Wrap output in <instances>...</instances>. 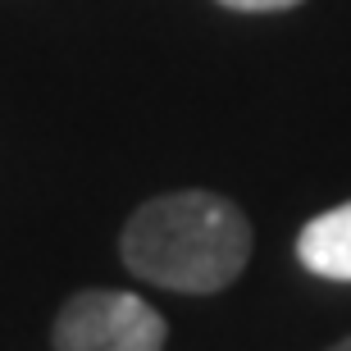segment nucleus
Returning <instances> with one entry per match:
<instances>
[{
	"mask_svg": "<svg viewBox=\"0 0 351 351\" xmlns=\"http://www.w3.org/2000/svg\"><path fill=\"white\" fill-rule=\"evenodd\" d=\"M128 274L165 292L215 297L233 287L251 261V223L219 192H165L132 210L119 237Z\"/></svg>",
	"mask_w": 351,
	"mask_h": 351,
	"instance_id": "1",
	"label": "nucleus"
},
{
	"mask_svg": "<svg viewBox=\"0 0 351 351\" xmlns=\"http://www.w3.org/2000/svg\"><path fill=\"white\" fill-rule=\"evenodd\" d=\"M169 324L137 292L87 287L60 306L51 324L55 351H165Z\"/></svg>",
	"mask_w": 351,
	"mask_h": 351,
	"instance_id": "2",
	"label": "nucleus"
},
{
	"mask_svg": "<svg viewBox=\"0 0 351 351\" xmlns=\"http://www.w3.org/2000/svg\"><path fill=\"white\" fill-rule=\"evenodd\" d=\"M297 261L306 274L328 283H351V201L315 215L297 233Z\"/></svg>",
	"mask_w": 351,
	"mask_h": 351,
	"instance_id": "3",
	"label": "nucleus"
},
{
	"mask_svg": "<svg viewBox=\"0 0 351 351\" xmlns=\"http://www.w3.org/2000/svg\"><path fill=\"white\" fill-rule=\"evenodd\" d=\"M223 10H237V14H278V10H292L301 0H219Z\"/></svg>",
	"mask_w": 351,
	"mask_h": 351,
	"instance_id": "4",
	"label": "nucleus"
},
{
	"mask_svg": "<svg viewBox=\"0 0 351 351\" xmlns=\"http://www.w3.org/2000/svg\"><path fill=\"white\" fill-rule=\"evenodd\" d=\"M328 351H351V333H347V338H342V342H333V347H328Z\"/></svg>",
	"mask_w": 351,
	"mask_h": 351,
	"instance_id": "5",
	"label": "nucleus"
}]
</instances>
